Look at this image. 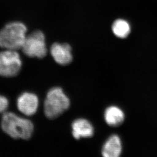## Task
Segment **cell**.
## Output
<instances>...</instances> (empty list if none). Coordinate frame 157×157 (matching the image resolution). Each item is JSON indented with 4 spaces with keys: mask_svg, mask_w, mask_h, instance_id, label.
<instances>
[{
    "mask_svg": "<svg viewBox=\"0 0 157 157\" xmlns=\"http://www.w3.org/2000/svg\"><path fill=\"white\" fill-rule=\"evenodd\" d=\"M1 126L7 134L14 139L28 140L31 137L34 130V126L31 121L19 117L11 112L3 114Z\"/></svg>",
    "mask_w": 157,
    "mask_h": 157,
    "instance_id": "obj_1",
    "label": "cell"
},
{
    "mask_svg": "<svg viewBox=\"0 0 157 157\" xmlns=\"http://www.w3.org/2000/svg\"><path fill=\"white\" fill-rule=\"evenodd\" d=\"M27 32V27L22 22L14 21L7 24L0 30V47L14 51L21 49Z\"/></svg>",
    "mask_w": 157,
    "mask_h": 157,
    "instance_id": "obj_2",
    "label": "cell"
},
{
    "mask_svg": "<svg viewBox=\"0 0 157 157\" xmlns=\"http://www.w3.org/2000/svg\"><path fill=\"white\" fill-rule=\"evenodd\" d=\"M70 100L60 87H53L48 92L44 102V113L48 119H56L70 106Z\"/></svg>",
    "mask_w": 157,
    "mask_h": 157,
    "instance_id": "obj_3",
    "label": "cell"
},
{
    "mask_svg": "<svg viewBox=\"0 0 157 157\" xmlns=\"http://www.w3.org/2000/svg\"><path fill=\"white\" fill-rule=\"evenodd\" d=\"M21 49L25 55L30 58H44L47 54L44 34L37 31L27 35Z\"/></svg>",
    "mask_w": 157,
    "mask_h": 157,
    "instance_id": "obj_4",
    "label": "cell"
},
{
    "mask_svg": "<svg viewBox=\"0 0 157 157\" xmlns=\"http://www.w3.org/2000/svg\"><path fill=\"white\" fill-rule=\"evenodd\" d=\"M22 62L17 51L6 49L0 52V75L11 77L17 75Z\"/></svg>",
    "mask_w": 157,
    "mask_h": 157,
    "instance_id": "obj_5",
    "label": "cell"
},
{
    "mask_svg": "<svg viewBox=\"0 0 157 157\" xmlns=\"http://www.w3.org/2000/svg\"><path fill=\"white\" fill-rule=\"evenodd\" d=\"M122 139L119 135L113 134L105 140L101 147V155L103 157H120L123 153Z\"/></svg>",
    "mask_w": 157,
    "mask_h": 157,
    "instance_id": "obj_6",
    "label": "cell"
},
{
    "mask_svg": "<svg viewBox=\"0 0 157 157\" xmlns=\"http://www.w3.org/2000/svg\"><path fill=\"white\" fill-rule=\"evenodd\" d=\"M39 99L34 94L25 92L19 96L17 100V106L19 111L25 116L34 114L38 107Z\"/></svg>",
    "mask_w": 157,
    "mask_h": 157,
    "instance_id": "obj_7",
    "label": "cell"
},
{
    "mask_svg": "<svg viewBox=\"0 0 157 157\" xmlns=\"http://www.w3.org/2000/svg\"><path fill=\"white\" fill-rule=\"evenodd\" d=\"M103 118L107 125L117 128L122 126L126 120V114L120 107L111 105L107 107L103 113Z\"/></svg>",
    "mask_w": 157,
    "mask_h": 157,
    "instance_id": "obj_8",
    "label": "cell"
},
{
    "mask_svg": "<svg viewBox=\"0 0 157 157\" xmlns=\"http://www.w3.org/2000/svg\"><path fill=\"white\" fill-rule=\"evenodd\" d=\"M51 55L58 64L67 65L72 61L71 47L67 43H55L51 48Z\"/></svg>",
    "mask_w": 157,
    "mask_h": 157,
    "instance_id": "obj_9",
    "label": "cell"
},
{
    "mask_svg": "<svg viewBox=\"0 0 157 157\" xmlns=\"http://www.w3.org/2000/svg\"><path fill=\"white\" fill-rule=\"evenodd\" d=\"M73 136L76 140L90 138L93 136L95 129L89 121L85 119H78L74 121L72 124Z\"/></svg>",
    "mask_w": 157,
    "mask_h": 157,
    "instance_id": "obj_10",
    "label": "cell"
},
{
    "mask_svg": "<svg viewBox=\"0 0 157 157\" xmlns=\"http://www.w3.org/2000/svg\"><path fill=\"white\" fill-rule=\"evenodd\" d=\"M112 31L114 35L117 38H126L130 33V25L124 19H117L113 23Z\"/></svg>",
    "mask_w": 157,
    "mask_h": 157,
    "instance_id": "obj_11",
    "label": "cell"
},
{
    "mask_svg": "<svg viewBox=\"0 0 157 157\" xmlns=\"http://www.w3.org/2000/svg\"><path fill=\"white\" fill-rule=\"evenodd\" d=\"M9 105V102L5 97L0 95V113H5Z\"/></svg>",
    "mask_w": 157,
    "mask_h": 157,
    "instance_id": "obj_12",
    "label": "cell"
}]
</instances>
